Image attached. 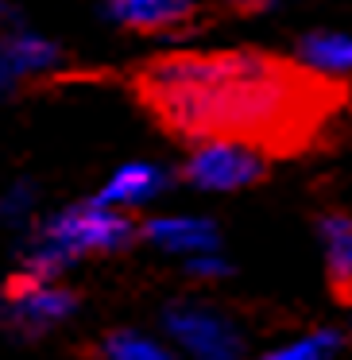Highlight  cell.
Listing matches in <instances>:
<instances>
[{
    "instance_id": "cell-5",
    "label": "cell",
    "mask_w": 352,
    "mask_h": 360,
    "mask_svg": "<svg viewBox=\"0 0 352 360\" xmlns=\"http://www.w3.org/2000/svg\"><path fill=\"white\" fill-rule=\"evenodd\" d=\"M263 174H267L263 155L244 151L236 143H205L182 167V179L202 190H240V186L259 182Z\"/></svg>"
},
{
    "instance_id": "cell-10",
    "label": "cell",
    "mask_w": 352,
    "mask_h": 360,
    "mask_svg": "<svg viewBox=\"0 0 352 360\" xmlns=\"http://www.w3.org/2000/svg\"><path fill=\"white\" fill-rule=\"evenodd\" d=\"M55 63V47L43 39H32V35H16V39L0 43V89H8L16 78L32 70H43V66Z\"/></svg>"
},
{
    "instance_id": "cell-13",
    "label": "cell",
    "mask_w": 352,
    "mask_h": 360,
    "mask_svg": "<svg viewBox=\"0 0 352 360\" xmlns=\"http://www.w3.org/2000/svg\"><path fill=\"white\" fill-rule=\"evenodd\" d=\"M101 360H174L155 337L132 333V329H120V333H109L101 341Z\"/></svg>"
},
{
    "instance_id": "cell-15",
    "label": "cell",
    "mask_w": 352,
    "mask_h": 360,
    "mask_svg": "<svg viewBox=\"0 0 352 360\" xmlns=\"http://www.w3.org/2000/svg\"><path fill=\"white\" fill-rule=\"evenodd\" d=\"M0 4H4V0H0Z\"/></svg>"
},
{
    "instance_id": "cell-9",
    "label": "cell",
    "mask_w": 352,
    "mask_h": 360,
    "mask_svg": "<svg viewBox=\"0 0 352 360\" xmlns=\"http://www.w3.org/2000/svg\"><path fill=\"white\" fill-rule=\"evenodd\" d=\"M167 186V174L151 163H128L112 174V182L101 190V205H128V202H148Z\"/></svg>"
},
{
    "instance_id": "cell-1",
    "label": "cell",
    "mask_w": 352,
    "mask_h": 360,
    "mask_svg": "<svg viewBox=\"0 0 352 360\" xmlns=\"http://www.w3.org/2000/svg\"><path fill=\"white\" fill-rule=\"evenodd\" d=\"M140 109L182 143H236L267 159L333 143L352 109V86L271 51H171L128 74Z\"/></svg>"
},
{
    "instance_id": "cell-7",
    "label": "cell",
    "mask_w": 352,
    "mask_h": 360,
    "mask_svg": "<svg viewBox=\"0 0 352 360\" xmlns=\"http://www.w3.org/2000/svg\"><path fill=\"white\" fill-rule=\"evenodd\" d=\"M321 244H325V275L341 302H352V213L329 210L318 221Z\"/></svg>"
},
{
    "instance_id": "cell-3",
    "label": "cell",
    "mask_w": 352,
    "mask_h": 360,
    "mask_svg": "<svg viewBox=\"0 0 352 360\" xmlns=\"http://www.w3.org/2000/svg\"><path fill=\"white\" fill-rule=\"evenodd\" d=\"M74 310H78V298L70 290L32 279V275L12 279L8 290H4V302H0V318L20 333H43V329L66 321Z\"/></svg>"
},
{
    "instance_id": "cell-12",
    "label": "cell",
    "mask_w": 352,
    "mask_h": 360,
    "mask_svg": "<svg viewBox=\"0 0 352 360\" xmlns=\"http://www.w3.org/2000/svg\"><path fill=\"white\" fill-rule=\"evenodd\" d=\"M337 352H341V333L337 329H313V333H302L279 349L263 352L259 360H333Z\"/></svg>"
},
{
    "instance_id": "cell-2",
    "label": "cell",
    "mask_w": 352,
    "mask_h": 360,
    "mask_svg": "<svg viewBox=\"0 0 352 360\" xmlns=\"http://www.w3.org/2000/svg\"><path fill=\"white\" fill-rule=\"evenodd\" d=\"M136 233H143L132 217L117 213L112 205H74V210L58 213L47 229L39 233V240L55 244L66 256H89V252H117L132 240Z\"/></svg>"
},
{
    "instance_id": "cell-8",
    "label": "cell",
    "mask_w": 352,
    "mask_h": 360,
    "mask_svg": "<svg viewBox=\"0 0 352 360\" xmlns=\"http://www.w3.org/2000/svg\"><path fill=\"white\" fill-rule=\"evenodd\" d=\"M143 236L155 240L159 248L167 252H194V256H205V252L217 244V229L213 221L202 217H159L143 225Z\"/></svg>"
},
{
    "instance_id": "cell-4",
    "label": "cell",
    "mask_w": 352,
    "mask_h": 360,
    "mask_svg": "<svg viewBox=\"0 0 352 360\" xmlns=\"http://www.w3.org/2000/svg\"><path fill=\"white\" fill-rule=\"evenodd\" d=\"M171 337L194 360H244V341L221 314L205 306H174L167 310Z\"/></svg>"
},
{
    "instance_id": "cell-6",
    "label": "cell",
    "mask_w": 352,
    "mask_h": 360,
    "mask_svg": "<svg viewBox=\"0 0 352 360\" xmlns=\"http://www.w3.org/2000/svg\"><path fill=\"white\" fill-rule=\"evenodd\" d=\"M109 12L124 32L163 35L197 20L202 0H109Z\"/></svg>"
},
{
    "instance_id": "cell-14",
    "label": "cell",
    "mask_w": 352,
    "mask_h": 360,
    "mask_svg": "<svg viewBox=\"0 0 352 360\" xmlns=\"http://www.w3.org/2000/svg\"><path fill=\"white\" fill-rule=\"evenodd\" d=\"M190 271L197 279H213V275H225V264L217 256H197V259H190Z\"/></svg>"
},
{
    "instance_id": "cell-11",
    "label": "cell",
    "mask_w": 352,
    "mask_h": 360,
    "mask_svg": "<svg viewBox=\"0 0 352 360\" xmlns=\"http://www.w3.org/2000/svg\"><path fill=\"white\" fill-rule=\"evenodd\" d=\"M298 55H302V63L313 66V70L341 78V74L352 70V35L313 32V35H306V39L298 43Z\"/></svg>"
}]
</instances>
